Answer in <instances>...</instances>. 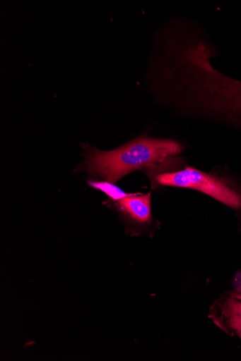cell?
<instances>
[{"label": "cell", "mask_w": 241, "mask_h": 361, "mask_svg": "<svg viewBox=\"0 0 241 361\" xmlns=\"http://www.w3.org/2000/svg\"><path fill=\"white\" fill-rule=\"evenodd\" d=\"M84 148L85 161L77 170L113 184L136 171L165 169L184 149L179 142L148 136L136 138L111 151H100L90 146Z\"/></svg>", "instance_id": "obj_1"}, {"label": "cell", "mask_w": 241, "mask_h": 361, "mask_svg": "<svg viewBox=\"0 0 241 361\" xmlns=\"http://www.w3.org/2000/svg\"><path fill=\"white\" fill-rule=\"evenodd\" d=\"M191 88L196 108L241 128V82L205 61L196 68Z\"/></svg>", "instance_id": "obj_2"}, {"label": "cell", "mask_w": 241, "mask_h": 361, "mask_svg": "<svg viewBox=\"0 0 241 361\" xmlns=\"http://www.w3.org/2000/svg\"><path fill=\"white\" fill-rule=\"evenodd\" d=\"M154 186L189 188L199 191L234 209H241V192L234 185L213 174L187 167L182 171L149 173Z\"/></svg>", "instance_id": "obj_3"}, {"label": "cell", "mask_w": 241, "mask_h": 361, "mask_svg": "<svg viewBox=\"0 0 241 361\" xmlns=\"http://www.w3.org/2000/svg\"><path fill=\"white\" fill-rule=\"evenodd\" d=\"M114 207L131 221L144 225L152 221L151 194H129L113 201Z\"/></svg>", "instance_id": "obj_4"}, {"label": "cell", "mask_w": 241, "mask_h": 361, "mask_svg": "<svg viewBox=\"0 0 241 361\" xmlns=\"http://www.w3.org/2000/svg\"><path fill=\"white\" fill-rule=\"evenodd\" d=\"M213 318L222 329L241 338V300L226 298L219 304V310L213 314Z\"/></svg>", "instance_id": "obj_5"}, {"label": "cell", "mask_w": 241, "mask_h": 361, "mask_svg": "<svg viewBox=\"0 0 241 361\" xmlns=\"http://www.w3.org/2000/svg\"><path fill=\"white\" fill-rule=\"evenodd\" d=\"M88 184L90 187L107 194L113 201L119 200L129 195L109 182L89 180Z\"/></svg>", "instance_id": "obj_6"}, {"label": "cell", "mask_w": 241, "mask_h": 361, "mask_svg": "<svg viewBox=\"0 0 241 361\" xmlns=\"http://www.w3.org/2000/svg\"><path fill=\"white\" fill-rule=\"evenodd\" d=\"M230 297L241 300V286L230 292Z\"/></svg>", "instance_id": "obj_7"}]
</instances>
